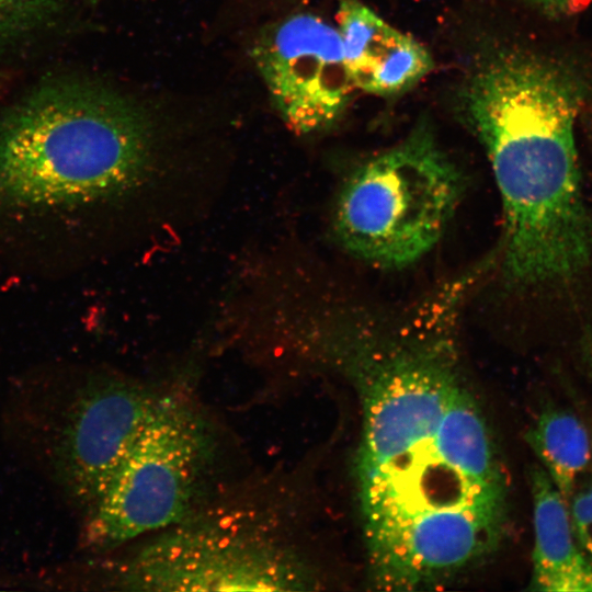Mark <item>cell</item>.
Instances as JSON below:
<instances>
[{"label": "cell", "instance_id": "6da1fadb", "mask_svg": "<svg viewBox=\"0 0 592 592\" xmlns=\"http://www.w3.org/2000/svg\"><path fill=\"white\" fill-rule=\"evenodd\" d=\"M437 339L357 332L339 357L363 403L360 501L374 583H442L490 553L506 483L482 414Z\"/></svg>", "mask_w": 592, "mask_h": 592}, {"label": "cell", "instance_id": "7a4b0ae2", "mask_svg": "<svg viewBox=\"0 0 592 592\" xmlns=\"http://www.w3.org/2000/svg\"><path fill=\"white\" fill-rule=\"evenodd\" d=\"M581 96L563 68L508 49L483 58L465 86V115L502 201V267L515 284L568 278L590 258L574 143Z\"/></svg>", "mask_w": 592, "mask_h": 592}, {"label": "cell", "instance_id": "3957f363", "mask_svg": "<svg viewBox=\"0 0 592 592\" xmlns=\"http://www.w3.org/2000/svg\"><path fill=\"white\" fill-rule=\"evenodd\" d=\"M183 183L130 101L83 79L37 87L0 122V197L25 206L137 204L147 215Z\"/></svg>", "mask_w": 592, "mask_h": 592}, {"label": "cell", "instance_id": "277c9868", "mask_svg": "<svg viewBox=\"0 0 592 592\" xmlns=\"http://www.w3.org/2000/svg\"><path fill=\"white\" fill-rule=\"evenodd\" d=\"M212 421L192 402L157 395L133 446L88 509L82 546L105 553L202 510L219 462Z\"/></svg>", "mask_w": 592, "mask_h": 592}, {"label": "cell", "instance_id": "5b68a950", "mask_svg": "<svg viewBox=\"0 0 592 592\" xmlns=\"http://www.w3.org/2000/svg\"><path fill=\"white\" fill-rule=\"evenodd\" d=\"M464 189L462 171L421 125L345 180L334 203V235L362 261L406 267L439 242Z\"/></svg>", "mask_w": 592, "mask_h": 592}, {"label": "cell", "instance_id": "8992f818", "mask_svg": "<svg viewBox=\"0 0 592 592\" xmlns=\"http://www.w3.org/2000/svg\"><path fill=\"white\" fill-rule=\"evenodd\" d=\"M186 521L157 533L126 565L136 590H300L312 582L303 561L264 524Z\"/></svg>", "mask_w": 592, "mask_h": 592}, {"label": "cell", "instance_id": "52a82bcc", "mask_svg": "<svg viewBox=\"0 0 592 592\" xmlns=\"http://www.w3.org/2000/svg\"><path fill=\"white\" fill-rule=\"evenodd\" d=\"M157 395L130 379L96 375L61 402L49 426L48 466L75 503L89 509L137 439Z\"/></svg>", "mask_w": 592, "mask_h": 592}, {"label": "cell", "instance_id": "ba28073f", "mask_svg": "<svg viewBox=\"0 0 592 592\" xmlns=\"http://www.w3.org/2000/svg\"><path fill=\"white\" fill-rule=\"evenodd\" d=\"M254 60L286 126L311 134L333 125L355 90L338 29L310 13L265 31Z\"/></svg>", "mask_w": 592, "mask_h": 592}, {"label": "cell", "instance_id": "9c48e42d", "mask_svg": "<svg viewBox=\"0 0 592 592\" xmlns=\"http://www.w3.org/2000/svg\"><path fill=\"white\" fill-rule=\"evenodd\" d=\"M338 31L355 89L394 95L417 84L433 68L429 52L358 0L339 4Z\"/></svg>", "mask_w": 592, "mask_h": 592}, {"label": "cell", "instance_id": "30bf717a", "mask_svg": "<svg viewBox=\"0 0 592 592\" xmlns=\"http://www.w3.org/2000/svg\"><path fill=\"white\" fill-rule=\"evenodd\" d=\"M534 550L531 590L592 591V567L577 542L568 502L542 466L531 470Z\"/></svg>", "mask_w": 592, "mask_h": 592}, {"label": "cell", "instance_id": "8fae6325", "mask_svg": "<svg viewBox=\"0 0 592 592\" xmlns=\"http://www.w3.org/2000/svg\"><path fill=\"white\" fill-rule=\"evenodd\" d=\"M527 441L556 488L567 502L587 468L591 442L583 423L560 408L544 410L527 434Z\"/></svg>", "mask_w": 592, "mask_h": 592}, {"label": "cell", "instance_id": "7c38bea8", "mask_svg": "<svg viewBox=\"0 0 592 592\" xmlns=\"http://www.w3.org/2000/svg\"><path fill=\"white\" fill-rule=\"evenodd\" d=\"M55 0H0V41L32 26Z\"/></svg>", "mask_w": 592, "mask_h": 592}, {"label": "cell", "instance_id": "4fadbf2b", "mask_svg": "<svg viewBox=\"0 0 592 592\" xmlns=\"http://www.w3.org/2000/svg\"><path fill=\"white\" fill-rule=\"evenodd\" d=\"M568 505L577 542L592 567V482L574 490Z\"/></svg>", "mask_w": 592, "mask_h": 592}, {"label": "cell", "instance_id": "5bb4252c", "mask_svg": "<svg viewBox=\"0 0 592 592\" xmlns=\"http://www.w3.org/2000/svg\"><path fill=\"white\" fill-rule=\"evenodd\" d=\"M542 12L558 16L572 12L581 0H526Z\"/></svg>", "mask_w": 592, "mask_h": 592}]
</instances>
